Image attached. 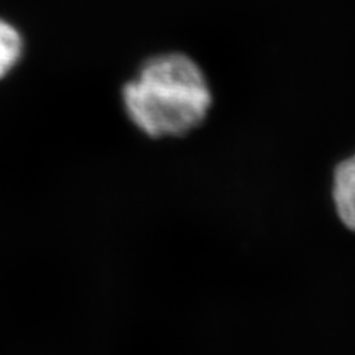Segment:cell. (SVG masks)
<instances>
[{
  "label": "cell",
  "mask_w": 355,
  "mask_h": 355,
  "mask_svg": "<svg viewBox=\"0 0 355 355\" xmlns=\"http://www.w3.org/2000/svg\"><path fill=\"white\" fill-rule=\"evenodd\" d=\"M21 51H24V43L20 33L7 21L0 20V78L6 76L17 64Z\"/></svg>",
  "instance_id": "3"
},
{
  "label": "cell",
  "mask_w": 355,
  "mask_h": 355,
  "mask_svg": "<svg viewBox=\"0 0 355 355\" xmlns=\"http://www.w3.org/2000/svg\"><path fill=\"white\" fill-rule=\"evenodd\" d=\"M122 115L148 141H180L209 121L214 92L204 69L184 53L145 60L121 87Z\"/></svg>",
  "instance_id": "1"
},
{
  "label": "cell",
  "mask_w": 355,
  "mask_h": 355,
  "mask_svg": "<svg viewBox=\"0 0 355 355\" xmlns=\"http://www.w3.org/2000/svg\"><path fill=\"white\" fill-rule=\"evenodd\" d=\"M327 193L336 219L345 230L355 234V152L332 166Z\"/></svg>",
  "instance_id": "2"
}]
</instances>
